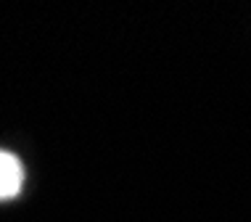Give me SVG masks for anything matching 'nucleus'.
I'll list each match as a JSON object with an SVG mask.
<instances>
[{
	"label": "nucleus",
	"instance_id": "obj_1",
	"mask_svg": "<svg viewBox=\"0 0 251 222\" xmlns=\"http://www.w3.org/2000/svg\"><path fill=\"white\" fill-rule=\"evenodd\" d=\"M22 185H24V164L11 151L0 148V201L19 196Z\"/></svg>",
	"mask_w": 251,
	"mask_h": 222
}]
</instances>
